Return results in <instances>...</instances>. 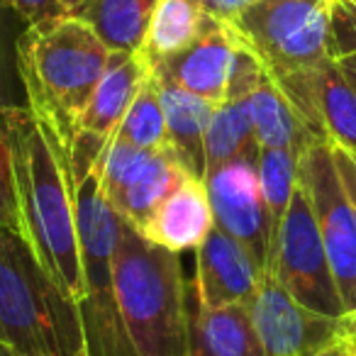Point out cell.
<instances>
[{
	"label": "cell",
	"instance_id": "1",
	"mask_svg": "<svg viewBox=\"0 0 356 356\" xmlns=\"http://www.w3.org/2000/svg\"><path fill=\"white\" fill-rule=\"evenodd\" d=\"M3 124L13 149L17 232L47 276L81 305L88 291L81 264L71 149L30 108L6 115Z\"/></svg>",
	"mask_w": 356,
	"mask_h": 356
},
{
	"label": "cell",
	"instance_id": "2",
	"mask_svg": "<svg viewBox=\"0 0 356 356\" xmlns=\"http://www.w3.org/2000/svg\"><path fill=\"white\" fill-rule=\"evenodd\" d=\"M178 257L122 225L113 286L127 356H188L191 302Z\"/></svg>",
	"mask_w": 356,
	"mask_h": 356
},
{
	"label": "cell",
	"instance_id": "3",
	"mask_svg": "<svg viewBox=\"0 0 356 356\" xmlns=\"http://www.w3.org/2000/svg\"><path fill=\"white\" fill-rule=\"evenodd\" d=\"M110 56L108 44L74 13L27 25L17 37V69L30 110L47 120L69 149Z\"/></svg>",
	"mask_w": 356,
	"mask_h": 356
},
{
	"label": "cell",
	"instance_id": "4",
	"mask_svg": "<svg viewBox=\"0 0 356 356\" xmlns=\"http://www.w3.org/2000/svg\"><path fill=\"white\" fill-rule=\"evenodd\" d=\"M81 305L47 276L17 229L0 225V356H81Z\"/></svg>",
	"mask_w": 356,
	"mask_h": 356
},
{
	"label": "cell",
	"instance_id": "5",
	"mask_svg": "<svg viewBox=\"0 0 356 356\" xmlns=\"http://www.w3.org/2000/svg\"><path fill=\"white\" fill-rule=\"evenodd\" d=\"M76 186V222H79L81 264L86 276V300L81 315L86 327V344L98 356H127L115 305L113 264L124 220L100 191L95 166L71 168Z\"/></svg>",
	"mask_w": 356,
	"mask_h": 356
},
{
	"label": "cell",
	"instance_id": "6",
	"mask_svg": "<svg viewBox=\"0 0 356 356\" xmlns=\"http://www.w3.org/2000/svg\"><path fill=\"white\" fill-rule=\"evenodd\" d=\"M229 25L268 76L312 69L330 56V0H259Z\"/></svg>",
	"mask_w": 356,
	"mask_h": 356
},
{
	"label": "cell",
	"instance_id": "7",
	"mask_svg": "<svg viewBox=\"0 0 356 356\" xmlns=\"http://www.w3.org/2000/svg\"><path fill=\"white\" fill-rule=\"evenodd\" d=\"M268 273L310 310L327 317H346L310 198L300 181L273 237Z\"/></svg>",
	"mask_w": 356,
	"mask_h": 356
},
{
	"label": "cell",
	"instance_id": "8",
	"mask_svg": "<svg viewBox=\"0 0 356 356\" xmlns=\"http://www.w3.org/2000/svg\"><path fill=\"white\" fill-rule=\"evenodd\" d=\"M298 181L310 198L346 315H356V213L327 139H315L300 152Z\"/></svg>",
	"mask_w": 356,
	"mask_h": 356
},
{
	"label": "cell",
	"instance_id": "9",
	"mask_svg": "<svg viewBox=\"0 0 356 356\" xmlns=\"http://www.w3.org/2000/svg\"><path fill=\"white\" fill-rule=\"evenodd\" d=\"M95 176L100 191L120 218L129 227L142 229L154 210L191 173L171 144L161 149H142L110 137L95 163Z\"/></svg>",
	"mask_w": 356,
	"mask_h": 356
},
{
	"label": "cell",
	"instance_id": "10",
	"mask_svg": "<svg viewBox=\"0 0 356 356\" xmlns=\"http://www.w3.org/2000/svg\"><path fill=\"white\" fill-rule=\"evenodd\" d=\"M249 315L266 356H315L344 339L346 317H327L298 302L273 273H264Z\"/></svg>",
	"mask_w": 356,
	"mask_h": 356
},
{
	"label": "cell",
	"instance_id": "11",
	"mask_svg": "<svg viewBox=\"0 0 356 356\" xmlns=\"http://www.w3.org/2000/svg\"><path fill=\"white\" fill-rule=\"evenodd\" d=\"M257 156L259 154H247L210 166L203 181L213 205L215 227L242 242L268 271L273 225L261 195Z\"/></svg>",
	"mask_w": 356,
	"mask_h": 356
},
{
	"label": "cell",
	"instance_id": "12",
	"mask_svg": "<svg viewBox=\"0 0 356 356\" xmlns=\"http://www.w3.org/2000/svg\"><path fill=\"white\" fill-rule=\"evenodd\" d=\"M273 81L317 139L356 154V90L334 59Z\"/></svg>",
	"mask_w": 356,
	"mask_h": 356
},
{
	"label": "cell",
	"instance_id": "13",
	"mask_svg": "<svg viewBox=\"0 0 356 356\" xmlns=\"http://www.w3.org/2000/svg\"><path fill=\"white\" fill-rule=\"evenodd\" d=\"M239 35L229 22L205 13L200 35L178 51L176 56L152 66L156 76L173 81L181 88L200 95L208 103L220 105L227 100L229 76L237 56Z\"/></svg>",
	"mask_w": 356,
	"mask_h": 356
},
{
	"label": "cell",
	"instance_id": "14",
	"mask_svg": "<svg viewBox=\"0 0 356 356\" xmlns=\"http://www.w3.org/2000/svg\"><path fill=\"white\" fill-rule=\"evenodd\" d=\"M266 268L232 234L215 227L195 252V302L208 307L249 305Z\"/></svg>",
	"mask_w": 356,
	"mask_h": 356
},
{
	"label": "cell",
	"instance_id": "15",
	"mask_svg": "<svg viewBox=\"0 0 356 356\" xmlns=\"http://www.w3.org/2000/svg\"><path fill=\"white\" fill-rule=\"evenodd\" d=\"M213 229L215 215L205 181L186 176L137 232L168 252L186 254L198 252Z\"/></svg>",
	"mask_w": 356,
	"mask_h": 356
},
{
	"label": "cell",
	"instance_id": "16",
	"mask_svg": "<svg viewBox=\"0 0 356 356\" xmlns=\"http://www.w3.org/2000/svg\"><path fill=\"white\" fill-rule=\"evenodd\" d=\"M152 66L139 51H113L103 79L98 81L83 115L79 120V132L110 139L127 115L142 86L147 83Z\"/></svg>",
	"mask_w": 356,
	"mask_h": 356
},
{
	"label": "cell",
	"instance_id": "17",
	"mask_svg": "<svg viewBox=\"0 0 356 356\" xmlns=\"http://www.w3.org/2000/svg\"><path fill=\"white\" fill-rule=\"evenodd\" d=\"M154 74V71H152ZM163 115H166L168 144L178 154L184 168L195 178L205 176V134L213 120L215 105L200 95L181 88L173 81L156 76Z\"/></svg>",
	"mask_w": 356,
	"mask_h": 356
},
{
	"label": "cell",
	"instance_id": "18",
	"mask_svg": "<svg viewBox=\"0 0 356 356\" xmlns=\"http://www.w3.org/2000/svg\"><path fill=\"white\" fill-rule=\"evenodd\" d=\"M188 356H266L249 305H191Z\"/></svg>",
	"mask_w": 356,
	"mask_h": 356
},
{
	"label": "cell",
	"instance_id": "19",
	"mask_svg": "<svg viewBox=\"0 0 356 356\" xmlns=\"http://www.w3.org/2000/svg\"><path fill=\"white\" fill-rule=\"evenodd\" d=\"M159 0H83L76 17L88 22L110 51H139Z\"/></svg>",
	"mask_w": 356,
	"mask_h": 356
},
{
	"label": "cell",
	"instance_id": "20",
	"mask_svg": "<svg viewBox=\"0 0 356 356\" xmlns=\"http://www.w3.org/2000/svg\"><path fill=\"white\" fill-rule=\"evenodd\" d=\"M247 100L252 108L254 134H257L259 147L302 152L307 144L317 139L268 74Z\"/></svg>",
	"mask_w": 356,
	"mask_h": 356
},
{
	"label": "cell",
	"instance_id": "21",
	"mask_svg": "<svg viewBox=\"0 0 356 356\" xmlns=\"http://www.w3.org/2000/svg\"><path fill=\"white\" fill-rule=\"evenodd\" d=\"M205 10L200 0H159L139 54L149 66L171 59L200 35Z\"/></svg>",
	"mask_w": 356,
	"mask_h": 356
},
{
	"label": "cell",
	"instance_id": "22",
	"mask_svg": "<svg viewBox=\"0 0 356 356\" xmlns=\"http://www.w3.org/2000/svg\"><path fill=\"white\" fill-rule=\"evenodd\" d=\"M259 154L257 134H254L252 108L247 98L225 100L215 105L208 134H205V171L234 156Z\"/></svg>",
	"mask_w": 356,
	"mask_h": 356
},
{
	"label": "cell",
	"instance_id": "23",
	"mask_svg": "<svg viewBox=\"0 0 356 356\" xmlns=\"http://www.w3.org/2000/svg\"><path fill=\"white\" fill-rule=\"evenodd\" d=\"M298 161H300L298 149L259 147L257 171L264 203H266L268 218H271L273 225V237H276L278 225H281L283 215H286L288 205L293 200V193L298 188Z\"/></svg>",
	"mask_w": 356,
	"mask_h": 356
},
{
	"label": "cell",
	"instance_id": "24",
	"mask_svg": "<svg viewBox=\"0 0 356 356\" xmlns=\"http://www.w3.org/2000/svg\"><path fill=\"white\" fill-rule=\"evenodd\" d=\"M113 137L142 149H161L168 144L166 115H163L161 95H159L154 74H149L147 83L142 86L134 103L129 105L127 115L122 118Z\"/></svg>",
	"mask_w": 356,
	"mask_h": 356
},
{
	"label": "cell",
	"instance_id": "25",
	"mask_svg": "<svg viewBox=\"0 0 356 356\" xmlns=\"http://www.w3.org/2000/svg\"><path fill=\"white\" fill-rule=\"evenodd\" d=\"M20 108H30V103L17 69V42L10 44L6 22L0 17V120Z\"/></svg>",
	"mask_w": 356,
	"mask_h": 356
},
{
	"label": "cell",
	"instance_id": "26",
	"mask_svg": "<svg viewBox=\"0 0 356 356\" xmlns=\"http://www.w3.org/2000/svg\"><path fill=\"white\" fill-rule=\"evenodd\" d=\"M356 51V3L354 0H330V56Z\"/></svg>",
	"mask_w": 356,
	"mask_h": 356
},
{
	"label": "cell",
	"instance_id": "27",
	"mask_svg": "<svg viewBox=\"0 0 356 356\" xmlns=\"http://www.w3.org/2000/svg\"><path fill=\"white\" fill-rule=\"evenodd\" d=\"M0 225L17 229L15 178H13V149L8 129L0 120Z\"/></svg>",
	"mask_w": 356,
	"mask_h": 356
},
{
	"label": "cell",
	"instance_id": "28",
	"mask_svg": "<svg viewBox=\"0 0 356 356\" xmlns=\"http://www.w3.org/2000/svg\"><path fill=\"white\" fill-rule=\"evenodd\" d=\"M8 10L20 15L27 25H37V22L51 20L66 13L64 0H0Z\"/></svg>",
	"mask_w": 356,
	"mask_h": 356
},
{
	"label": "cell",
	"instance_id": "29",
	"mask_svg": "<svg viewBox=\"0 0 356 356\" xmlns=\"http://www.w3.org/2000/svg\"><path fill=\"white\" fill-rule=\"evenodd\" d=\"M332 154H334V166L337 173H339L341 184L346 188V195H349L351 205H354V213H356V156L346 149L337 147L332 144Z\"/></svg>",
	"mask_w": 356,
	"mask_h": 356
},
{
	"label": "cell",
	"instance_id": "30",
	"mask_svg": "<svg viewBox=\"0 0 356 356\" xmlns=\"http://www.w3.org/2000/svg\"><path fill=\"white\" fill-rule=\"evenodd\" d=\"M200 3H203V10L208 13V15L218 17V20H225V22H232L239 13L247 10L249 6H254L259 0H200Z\"/></svg>",
	"mask_w": 356,
	"mask_h": 356
},
{
	"label": "cell",
	"instance_id": "31",
	"mask_svg": "<svg viewBox=\"0 0 356 356\" xmlns=\"http://www.w3.org/2000/svg\"><path fill=\"white\" fill-rule=\"evenodd\" d=\"M337 66L341 69V74H344V79L349 81V86L356 90V51L354 54H346V56H339V59H334Z\"/></svg>",
	"mask_w": 356,
	"mask_h": 356
},
{
	"label": "cell",
	"instance_id": "32",
	"mask_svg": "<svg viewBox=\"0 0 356 356\" xmlns=\"http://www.w3.org/2000/svg\"><path fill=\"white\" fill-rule=\"evenodd\" d=\"M344 341L349 344L351 354L356 356V315H346V330H344Z\"/></svg>",
	"mask_w": 356,
	"mask_h": 356
},
{
	"label": "cell",
	"instance_id": "33",
	"mask_svg": "<svg viewBox=\"0 0 356 356\" xmlns=\"http://www.w3.org/2000/svg\"><path fill=\"white\" fill-rule=\"evenodd\" d=\"M315 356H354V354H351L349 344H346L344 339H339L337 344L327 346L325 351H320V354H315Z\"/></svg>",
	"mask_w": 356,
	"mask_h": 356
},
{
	"label": "cell",
	"instance_id": "34",
	"mask_svg": "<svg viewBox=\"0 0 356 356\" xmlns=\"http://www.w3.org/2000/svg\"><path fill=\"white\" fill-rule=\"evenodd\" d=\"M81 3H83V0H64V8H66V13L76 10V8H79Z\"/></svg>",
	"mask_w": 356,
	"mask_h": 356
},
{
	"label": "cell",
	"instance_id": "35",
	"mask_svg": "<svg viewBox=\"0 0 356 356\" xmlns=\"http://www.w3.org/2000/svg\"><path fill=\"white\" fill-rule=\"evenodd\" d=\"M81 356H98V354H95V351H93V349H90V346H88V344H86V351H83V354H81Z\"/></svg>",
	"mask_w": 356,
	"mask_h": 356
},
{
	"label": "cell",
	"instance_id": "36",
	"mask_svg": "<svg viewBox=\"0 0 356 356\" xmlns=\"http://www.w3.org/2000/svg\"><path fill=\"white\" fill-rule=\"evenodd\" d=\"M354 3H356V0H354Z\"/></svg>",
	"mask_w": 356,
	"mask_h": 356
},
{
	"label": "cell",
	"instance_id": "37",
	"mask_svg": "<svg viewBox=\"0 0 356 356\" xmlns=\"http://www.w3.org/2000/svg\"><path fill=\"white\" fill-rule=\"evenodd\" d=\"M354 156H356V154H354Z\"/></svg>",
	"mask_w": 356,
	"mask_h": 356
}]
</instances>
